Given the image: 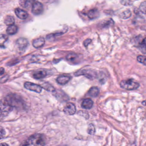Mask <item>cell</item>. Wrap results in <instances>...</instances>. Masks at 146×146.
I'll use <instances>...</instances> for the list:
<instances>
[{
    "instance_id": "cell-24",
    "label": "cell",
    "mask_w": 146,
    "mask_h": 146,
    "mask_svg": "<svg viewBox=\"0 0 146 146\" xmlns=\"http://www.w3.org/2000/svg\"><path fill=\"white\" fill-rule=\"evenodd\" d=\"M146 1H144L141 4L140 7V10L144 14H146Z\"/></svg>"
},
{
    "instance_id": "cell-2",
    "label": "cell",
    "mask_w": 146,
    "mask_h": 146,
    "mask_svg": "<svg viewBox=\"0 0 146 146\" xmlns=\"http://www.w3.org/2000/svg\"><path fill=\"white\" fill-rule=\"evenodd\" d=\"M46 144L45 137L41 134H35L30 137L22 145L25 146H44Z\"/></svg>"
},
{
    "instance_id": "cell-6",
    "label": "cell",
    "mask_w": 146,
    "mask_h": 146,
    "mask_svg": "<svg viewBox=\"0 0 146 146\" xmlns=\"http://www.w3.org/2000/svg\"><path fill=\"white\" fill-rule=\"evenodd\" d=\"M24 87L26 89L37 93H40L42 90V86L30 82H26L24 84Z\"/></svg>"
},
{
    "instance_id": "cell-20",
    "label": "cell",
    "mask_w": 146,
    "mask_h": 146,
    "mask_svg": "<svg viewBox=\"0 0 146 146\" xmlns=\"http://www.w3.org/2000/svg\"><path fill=\"white\" fill-rule=\"evenodd\" d=\"M42 87L49 92H54L55 90L54 87L48 83L46 82L43 84Z\"/></svg>"
},
{
    "instance_id": "cell-25",
    "label": "cell",
    "mask_w": 146,
    "mask_h": 146,
    "mask_svg": "<svg viewBox=\"0 0 146 146\" xmlns=\"http://www.w3.org/2000/svg\"><path fill=\"white\" fill-rule=\"evenodd\" d=\"M6 135V131L5 129L2 126H0V140L4 138Z\"/></svg>"
},
{
    "instance_id": "cell-29",
    "label": "cell",
    "mask_w": 146,
    "mask_h": 146,
    "mask_svg": "<svg viewBox=\"0 0 146 146\" xmlns=\"http://www.w3.org/2000/svg\"><path fill=\"white\" fill-rule=\"evenodd\" d=\"M91 42V40H90V39H87V40L84 41V46H85V47H87V46H88L89 44H90Z\"/></svg>"
},
{
    "instance_id": "cell-11",
    "label": "cell",
    "mask_w": 146,
    "mask_h": 146,
    "mask_svg": "<svg viewBox=\"0 0 146 146\" xmlns=\"http://www.w3.org/2000/svg\"><path fill=\"white\" fill-rule=\"evenodd\" d=\"M71 79V77L70 76L64 75H61L58 77L57 78V82L59 84L65 85L69 82Z\"/></svg>"
},
{
    "instance_id": "cell-13",
    "label": "cell",
    "mask_w": 146,
    "mask_h": 146,
    "mask_svg": "<svg viewBox=\"0 0 146 146\" xmlns=\"http://www.w3.org/2000/svg\"><path fill=\"white\" fill-rule=\"evenodd\" d=\"M94 102L90 99H86L83 101L82 104V107L84 109H90L92 108Z\"/></svg>"
},
{
    "instance_id": "cell-26",
    "label": "cell",
    "mask_w": 146,
    "mask_h": 146,
    "mask_svg": "<svg viewBox=\"0 0 146 146\" xmlns=\"http://www.w3.org/2000/svg\"><path fill=\"white\" fill-rule=\"evenodd\" d=\"M131 16V13L129 11H126L124 12L122 14V18L127 19L129 18Z\"/></svg>"
},
{
    "instance_id": "cell-28",
    "label": "cell",
    "mask_w": 146,
    "mask_h": 146,
    "mask_svg": "<svg viewBox=\"0 0 146 146\" xmlns=\"http://www.w3.org/2000/svg\"><path fill=\"white\" fill-rule=\"evenodd\" d=\"M35 0H26L25 3V5L26 7H29L31 5V4H33L34 3Z\"/></svg>"
},
{
    "instance_id": "cell-17",
    "label": "cell",
    "mask_w": 146,
    "mask_h": 146,
    "mask_svg": "<svg viewBox=\"0 0 146 146\" xmlns=\"http://www.w3.org/2000/svg\"><path fill=\"white\" fill-rule=\"evenodd\" d=\"M100 90L97 87H94L91 88L88 91V94L92 97H97L99 95Z\"/></svg>"
},
{
    "instance_id": "cell-15",
    "label": "cell",
    "mask_w": 146,
    "mask_h": 146,
    "mask_svg": "<svg viewBox=\"0 0 146 146\" xmlns=\"http://www.w3.org/2000/svg\"><path fill=\"white\" fill-rule=\"evenodd\" d=\"M47 76V72L45 70L36 71L33 74L34 78L36 79H41L44 78Z\"/></svg>"
},
{
    "instance_id": "cell-21",
    "label": "cell",
    "mask_w": 146,
    "mask_h": 146,
    "mask_svg": "<svg viewBox=\"0 0 146 146\" xmlns=\"http://www.w3.org/2000/svg\"><path fill=\"white\" fill-rule=\"evenodd\" d=\"M77 57V55L75 54L70 53L69 54L66 56V59L68 61L72 62V61H75Z\"/></svg>"
},
{
    "instance_id": "cell-14",
    "label": "cell",
    "mask_w": 146,
    "mask_h": 146,
    "mask_svg": "<svg viewBox=\"0 0 146 146\" xmlns=\"http://www.w3.org/2000/svg\"><path fill=\"white\" fill-rule=\"evenodd\" d=\"M100 16L99 11L96 9H93L90 10L88 12V17L90 19H94L97 18Z\"/></svg>"
},
{
    "instance_id": "cell-31",
    "label": "cell",
    "mask_w": 146,
    "mask_h": 146,
    "mask_svg": "<svg viewBox=\"0 0 146 146\" xmlns=\"http://www.w3.org/2000/svg\"><path fill=\"white\" fill-rule=\"evenodd\" d=\"M5 72V69L3 68H1L0 69V76L2 75Z\"/></svg>"
},
{
    "instance_id": "cell-23",
    "label": "cell",
    "mask_w": 146,
    "mask_h": 146,
    "mask_svg": "<svg viewBox=\"0 0 146 146\" xmlns=\"http://www.w3.org/2000/svg\"><path fill=\"white\" fill-rule=\"evenodd\" d=\"M137 60L138 62L143 64L144 65H146V58L145 56L140 55V56H138L137 58Z\"/></svg>"
},
{
    "instance_id": "cell-16",
    "label": "cell",
    "mask_w": 146,
    "mask_h": 146,
    "mask_svg": "<svg viewBox=\"0 0 146 146\" xmlns=\"http://www.w3.org/2000/svg\"><path fill=\"white\" fill-rule=\"evenodd\" d=\"M18 31V27L14 25H10L7 29V33L9 35H13L17 34Z\"/></svg>"
},
{
    "instance_id": "cell-22",
    "label": "cell",
    "mask_w": 146,
    "mask_h": 146,
    "mask_svg": "<svg viewBox=\"0 0 146 146\" xmlns=\"http://www.w3.org/2000/svg\"><path fill=\"white\" fill-rule=\"evenodd\" d=\"M95 128L93 124H90L88 127V133L90 135H93L95 133Z\"/></svg>"
},
{
    "instance_id": "cell-32",
    "label": "cell",
    "mask_w": 146,
    "mask_h": 146,
    "mask_svg": "<svg viewBox=\"0 0 146 146\" xmlns=\"http://www.w3.org/2000/svg\"><path fill=\"white\" fill-rule=\"evenodd\" d=\"M8 145V144H7V143H1V144H0V146L1 145Z\"/></svg>"
},
{
    "instance_id": "cell-10",
    "label": "cell",
    "mask_w": 146,
    "mask_h": 146,
    "mask_svg": "<svg viewBox=\"0 0 146 146\" xmlns=\"http://www.w3.org/2000/svg\"><path fill=\"white\" fill-rule=\"evenodd\" d=\"M15 13L16 16L19 18L23 20L26 19L29 17V14L28 13L20 8H17L15 9Z\"/></svg>"
},
{
    "instance_id": "cell-9",
    "label": "cell",
    "mask_w": 146,
    "mask_h": 146,
    "mask_svg": "<svg viewBox=\"0 0 146 146\" xmlns=\"http://www.w3.org/2000/svg\"><path fill=\"white\" fill-rule=\"evenodd\" d=\"M64 112L67 115H72L76 113V109L75 105L72 102H69L66 104L64 109Z\"/></svg>"
},
{
    "instance_id": "cell-33",
    "label": "cell",
    "mask_w": 146,
    "mask_h": 146,
    "mask_svg": "<svg viewBox=\"0 0 146 146\" xmlns=\"http://www.w3.org/2000/svg\"><path fill=\"white\" fill-rule=\"evenodd\" d=\"M143 105H144V106H145V101H143Z\"/></svg>"
},
{
    "instance_id": "cell-18",
    "label": "cell",
    "mask_w": 146,
    "mask_h": 146,
    "mask_svg": "<svg viewBox=\"0 0 146 146\" xmlns=\"http://www.w3.org/2000/svg\"><path fill=\"white\" fill-rule=\"evenodd\" d=\"M8 37L5 35H0V48H5V44L7 41Z\"/></svg>"
},
{
    "instance_id": "cell-27",
    "label": "cell",
    "mask_w": 146,
    "mask_h": 146,
    "mask_svg": "<svg viewBox=\"0 0 146 146\" xmlns=\"http://www.w3.org/2000/svg\"><path fill=\"white\" fill-rule=\"evenodd\" d=\"M112 23H113V20H111V19H110V20H108L107 21H106V22L103 23L102 25H103L104 27H109V26H111L113 24Z\"/></svg>"
},
{
    "instance_id": "cell-1",
    "label": "cell",
    "mask_w": 146,
    "mask_h": 146,
    "mask_svg": "<svg viewBox=\"0 0 146 146\" xmlns=\"http://www.w3.org/2000/svg\"><path fill=\"white\" fill-rule=\"evenodd\" d=\"M9 104L13 108L18 109H24L25 104L23 99L18 95L11 94L5 98Z\"/></svg>"
},
{
    "instance_id": "cell-19",
    "label": "cell",
    "mask_w": 146,
    "mask_h": 146,
    "mask_svg": "<svg viewBox=\"0 0 146 146\" xmlns=\"http://www.w3.org/2000/svg\"><path fill=\"white\" fill-rule=\"evenodd\" d=\"M4 23L6 25L10 26V25H14L15 23V19L12 16L8 15L5 18Z\"/></svg>"
},
{
    "instance_id": "cell-5",
    "label": "cell",
    "mask_w": 146,
    "mask_h": 146,
    "mask_svg": "<svg viewBox=\"0 0 146 146\" xmlns=\"http://www.w3.org/2000/svg\"><path fill=\"white\" fill-rule=\"evenodd\" d=\"M76 76L83 75L87 78L90 79H94L97 76V74L96 72L91 70H84L77 72L75 74Z\"/></svg>"
},
{
    "instance_id": "cell-3",
    "label": "cell",
    "mask_w": 146,
    "mask_h": 146,
    "mask_svg": "<svg viewBox=\"0 0 146 146\" xmlns=\"http://www.w3.org/2000/svg\"><path fill=\"white\" fill-rule=\"evenodd\" d=\"M13 108L5 99L0 100V121L7 117L13 111Z\"/></svg>"
},
{
    "instance_id": "cell-4",
    "label": "cell",
    "mask_w": 146,
    "mask_h": 146,
    "mask_svg": "<svg viewBox=\"0 0 146 146\" xmlns=\"http://www.w3.org/2000/svg\"><path fill=\"white\" fill-rule=\"evenodd\" d=\"M121 88L127 90H135L139 88V84L132 79L123 80L120 82Z\"/></svg>"
},
{
    "instance_id": "cell-8",
    "label": "cell",
    "mask_w": 146,
    "mask_h": 146,
    "mask_svg": "<svg viewBox=\"0 0 146 146\" xmlns=\"http://www.w3.org/2000/svg\"><path fill=\"white\" fill-rule=\"evenodd\" d=\"M29 45V41L27 39L24 38H20L16 42L17 48L20 51H24L27 48Z\"/></svg>"
},
{
    "instance_id": "cell-12",
    "label": "cell",
    "mask_w": 146,
    "mask_h": 146,
    "mask_svg": "<svg viewBox=\"0 0 146 146\" xmlns=\"http://www.w3.org/2000/svg\"><path fill=\"white\" fill-rule=\"evenodd\" d=\"M45 43V39L43 38H37L33 42V46L36 48L42 47Z\"/></svg>"
},
{
    "instance_id": "cell-7",
    "label": "cell",
    "mask_w": 146,
    "mask_h": 146,
    "mask_svg": "<svg viewBox=\"0 0 146 146\" xmlns=\"http://www.w3.org/2000/svg\"><path fill=\"white\" fill-rule=\"evenodd\" d=\"M44 11L43 5L40 2L36 1L32 5V12L34 15H40Z\"/></svg>"
},
{
    "instance_id": "cell-30",
    "label": "cell",
    "mask_w": 146,
    "mask_h": 146,
    "mask_svg": "<svg viewBox=\"0 0 146 146\" xmlns=\"http://www.w3.org/2000/svg\"><path fill=\"white\" fill-rule=\"evenodd\" d=\"M8 78H8V76H5L4 77H3V78H2L1 80H0V81H1L0 82L1 83H2V82H3L2 83L5 82H6V81L8 80Z\"/></svg>"
}]
</instances>
